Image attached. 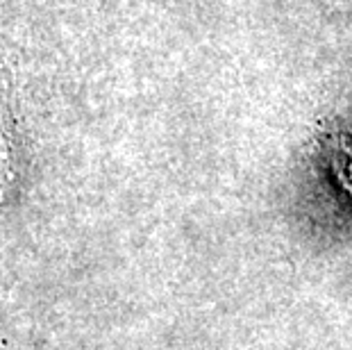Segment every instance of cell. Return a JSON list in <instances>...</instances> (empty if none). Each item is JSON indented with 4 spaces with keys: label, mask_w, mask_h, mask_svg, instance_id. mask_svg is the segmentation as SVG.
Returning a JSON list of instances; mask_svg holds the SVG:
<instances>
[{
    "label": "cell",
    "mask_w": 352,
    "mask_h": 350,
    "mask_svg": "<svg viewBox=\"0 0 352 350\" xmlns=\"http://www.w3.org/2000/svg\"><path fill=\"white\" fill-rule=\"evenodd\" d=\"M329 173L352 203V135L343 128H329L323 137Z\"/></svg>",
    "instance_id": "cell-2"
},
{
    "label": "cell",
    "mask_w": 352,
    "mask_h": 350,
    "mask_svg": "<svg viewBox=\"0 0 352 350\" xmlns=\"http://www.w3.org/2000/svg\"><path fill=\"white\" fill-rule=\"evenodd\" d=\"M19 130L14 116L12 85L0 66V205H5L19 184Z\"/></svg>",
    "instance_id": "cell-1"
}]
</instances>
